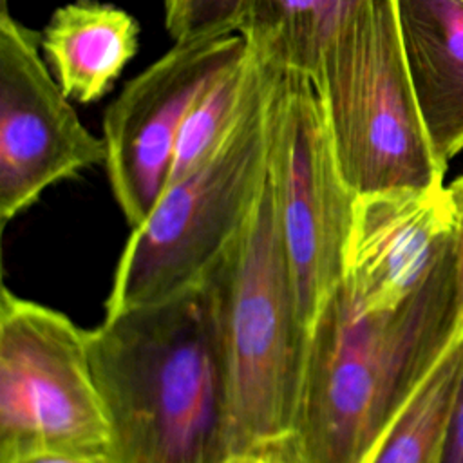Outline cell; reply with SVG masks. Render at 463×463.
<instances>
[{
    "label": "cell",
    "mask_w": 463,
    "mask_h": 463,
    "mask_svg": "<svg viewBox=\"0 0 463 463\" xmlns=\"http://www.w3.org/2000/svg\"><path fill=\"white\" fill-rule=\"evenodd\" d=\"M213 266V264H212ZM110 463H224L230 394L212 268L177 295L87 331Z\"/></svg>",
    "instance_id": "cell-1"
},
{
    "label": "cell",
    "mask_w": 463,
    "mask_h": 463,
    "mask_svg": "<svg viewBox=\"0 0 463 463\" xmlns=\"http://www.w3.org/2000/svg\"><path fill=\"white\" fill-rule=\"evenodd\" d=\"M454 329L452 250L392 309H364L340 280L309 329L293 430L275 463H364Z\"/></svg>",
    "instance_id": "cell-2"
},
{
    "label": "cell",
    "mask_w": 463,
    "mask_h": 463,
    "mask_svg": "<svg viewBox=\"0 0 463 463\" xmlns=\"http://www.w3.org/2000/svg\"><path fill=\"white\" fill-rule=\"evenodd\" d=\"M257 52L255 76L228 134L201 165L170 183L132 228L107 313L154 304L195 284L253 213L269 174L271 98L282 72Z\"/></svg>",
    "instance_id": "cell-3"
},
{
    "label": "cell",
    "mask_w": 463,
    "mask_h": 463,
    "mask_svg": "<svg viewBox=\"0 0 463 463\" xmlns=\"http://www.w3.org/2000/svg\"><path fill=\"white\" fill-rule=\"evenodd\" d=\"M230 394L232 456L275 461L298 407L307 331L279 230L269 174L232 244L213 262Z\"/></svg>",
    "instance_id": "cell-4"
},
{
    "label": "cell",
    "mask_w": 463,
    "mask_h": 463,
    "mask_svg": "<svg viewBox=\"0 0 463 463\" xmlns=\"http://www.w3.org/2000/svg\"><path fill=\"white\" fill-rule=\"evenodd\" d=\"M309 81L356 197L443 184L447 166L416 103L394 0H360L326 42Z\"/></svg>",
    "instance_id": "cell-5"
},
{
    "label": "cell",
    "mask_w": 463,
    "mask_h": 463,
    "mask_svg": "<svg viewBox=\"0 0 463 463\" xmlns=\"http://www.w3.org/2000/svg\"><path fill=\"white\" fill-rule=\"evenodd\" d=\"M109 421L87 331L2 289L0 463L40 450L109 458Z\"/></svg>",
    "instance_id": "cell-6"
},
{
    "label": "cell",
    "mask_w": 463,
    "mask_h": 463,
    "mask_svg": "<svg viewBox=\"0 0 463 463\" xmlns=\"http://www.w3.org/2000/svg\"><path fill=\"white\" fill-rule=\"evenodd\" d=\"M269 186L298 318L309 335L344 277L356 195L340 175L313 83L288 69L271 98Z\"/></svg>",
    "instance_id": "cell-7"
},
{
    "label": "cell",
    "mask_w": 463,
    "mask_h": 463,
    "mask_svg": "<svg viewBox=\"0 0 463 463\" xmlns=\"http://www.w3.org/2000/svg\"><path fill=\"white\" fill-rule=\"evenodd\" d=\"M248 51L239 33L181 40L125 83L103 116L107 174L132 228L168 186L183 123L206 87Z\"/></svg>",
    "instance_id": "cell-8"
},
{
    "label": "cell",
    "mask_w": 463,
    "mask_h": 463,
    "mask_svg": "<svg viewBox=\"0 0 463 463\" xmlns=\"http://www.w3.org/2000/svg\"><path fill=\"white\" fill-rule=\"evenodd\" d=\"M42 36L0 11V217L5 224L52 184L105 163L103 137L78 118L40 56Z\"/></svg>",
    "instance_id": "cell-9"
},
{
    "label": "cell",
    "mask_w": 463,
    "mask_h": 463,
    "mask_svg": "<svg viewBox=\"0 0 463 463\" xmlns=\"http://www.w3.org/2000/svg\"><path fill=\"white\" fill-rule=\"evenodd\" d=\"M447 186L356 197L342 286L369 311L411 298L452 250Z\"/></svg>",
    "instance_id": "cell-10"
},
{
    "label": "cell",
    "mask_w": 463,
    "mask_h": 463,
    "mask_svg": "<svg viewBox=\"0 0 463 463\" xmlns=\"http://www.w3.org/2000/svg\"><path fill=\"white\" fill-rule=\"evenodd\" d=\"M403 58L438 161L463 150V0H394Z\"/></svg>",
    "instance_id": "cell-11"
},
{
    "label": "cell",
    "mask_w": 463,
    "mask_h": 463,
    "mask_svg": "<svg viewBox=\"0 0 463 463\" xmlns=\"http://www.w3.org/2000/svg\"><path fill=\"white\" fill-rule=\"evenodd\" d=\"M139 25L125 9L98 0L58 7L42 33V51L63 94L101 99L137 52Z\"/></svg>",
    "instance_id": "cell-12"
},
{
    "label": "cell",
    "mask_w": 463,
    "mask_h": 463,
    "mask_svg": "<svg viewBox=\"0 0 463 463\" xmlns=\"http://www.w3.org/2000/svg\"><path fill=\"white\" fill-rule=\"evenodd\" d=\"M461 380L463 336L449 344L364 463H441Z\"/></svg>",
    "instance_id": "cell-13"
},
{
    "label": "cell",
    "mask_w": 463,
    "mask_h": 463,
    "mask_svg": "<svg viewBox=\"0 0 463 463\" xmlns=\"http://www.w3.org/2000/svg\"><path fill=\"white\" fill-rule=\"evenodd\" d=\"M360 0H239L235 33L282 69L311 76L338 24Z\"/></svg>",
    "instance_id": "cell-14"
},
{
    "label": "cell",
    "mask_w": 463,
    "mask_h": 463,
    "mask_svg": "<svg viewBox=\"0 0 463 463\" xmlns=\"http://www.w3.org/2000/svg\"><path fill=\"white\" fill-rule=\"evenodd\" d=\"M257 65L259 52L248 45L244 58L215 78L195 99L177 139L168 184L201 165L228 134L242 109Z\"/></svg>",
    "instance_id": "cell-15"
},
{
    "label": "cell",
    "mask_w": 463,
    "mask_h": 463,
    "mask_svg": "<svg viewBox=\"0 0 463 463\" xmlns=\"http://www.w3.org/2000/svg\"><path fill=\"white\" fill-rule=\"evenodd\" d=\"M239 0H163L165 25L174 42L235 33Z\"/></svg>",
    "instance_id": "cell-16"
},
{
    "label": "cell",
    "mask_w": 463,
    "mask_h": 463,
    "mask_svg": "<svg viewBox=\"0 0 463 463\" xmlns=\"http://www.w3.org/2000/svg\"><path fill=\"white\" fill-rule=\"evenodd\" d=\"M449 199L454 212V302H456V329L454 338L463 336V175L454 179L449 186Z\"/></svg>",
    "instance_id": "cell-17"
},
{
    "label": "cell",
    "mask_w": 463,
    "mask_h": 463,
    "mask_svg": "<svg viewBox=\"0 0 463 463\" xmlns=\"http://www.w3.org/2000/svg\"><path fill=\"white\" fill-rule=\"evenodd\" d=\"M441 463H463V380H461Z\"/></svg>",
    "instance_id": "cell-18"
},
{
    "label": "cell",
    "mask_w": 463,
    "mask_h": 463,
    "mask_svg": "<svg viewBox=\"0 0 463 463\" xmlns=\"http://www.w3.org/2000/svg\"><path fill=\"white\" fill-rule=\"evenodd\" d=\"M7 463H110L109 458L76 454V452H58V450H40L33 454L20 456Z\"/></svg>",
    "instance_id": "cell-19"
},
{
    "label": "cell",
    "mask_w": 463,
    "mask_h": 463,
    "mask_svg": "<svg viewBox=\"0 0 463 463\" xmlns=\"http://www.w3.org/2000/svg\"><path fill=\"white\" fill-rule=\"evenodd\" d=\"M224 463H275V461L269 458H264V456H257V454H239V456H232Z\"/></svg>",
    "instance_id": "cell-20"
}]
</instances>
